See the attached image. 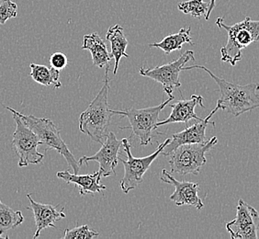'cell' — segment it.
<instances>
[{"mask_svg":"<svg viewBox=\"0 0 259 239\" xmlns=\"http://www.w3.org/2000/svg\"><path fill=\"white\" fill-rule=\"evenodd\" d=\"M1 1H2V0H0V2H1Z\"/></svg>","mask_w":259,"mask_h":239,"instance_id":"cell-27","label":"cell"},{"mask_svg":"<svg viewBox=\"0 0 259 239\" xmlns=\"http://www.w3.org/2000/svg\"><path fill=\"white\" fill-rule=\"evenodd\" d=\"M216 136L204 143L180 145L170 154L171 173L198 175L201 168L207 163L206 154L217 145Z\"/></svg>","mask_w":259,"mask_h":239,"instance_id":"cell-5","label":"cell"},{"mask_svg":"<svg viewBox=\"0 0 259 239\" xmlns=\"http://www.w3.org/2000/svg\"><path fill=\"white\" fill-rule=\"evenodd\" d=\"M160 179L167 184L173 185L175 191L170 196V200L178 206L190 205L196 209L200 210L204 207L202 200L199 198V183L190 181H180L175 179L168 170H163Z\"/></svg>","mask_w":259,"mask_h":239,"instance_id":"cell-13","label":"cell"},{"mask_svg":"<svg viewBox=\"0 0 259 239\" xmlns=\"http://www.w3.org/2000/svg\"><path fill=\"white\" fill-rule=\"evenodd\" d=\"M56 176L58 179H63L68 184H75V186H77L79 188V193L81 196L94 194L107 189L105 185L100 183V179L102 176L100 170L92 174L78 175L71 173L69 170H67L57 172Z\"/></svg>","mask_w":259,"mask_h":239,"instance_id":"cell-16","label":"cell"},{"mask_svg":"<svg viewBox=\"0 0 259 239\" xmlns=\"http://www.w3.org/2000/svg\"><path fill=\"white\" fill-rule=\"evenodd\" d=\"M220 110V107L216 105L214 110L210 111L206 118L200 120L199 122L195 123L194 125L190 127H187L186 129L181 131L180 133H177L172 135V138L169 143L165 145L161 154L164 156H168L173 153L177 147L180 145H188V144H198V143H204L206 139V130L209 125L215 126L214 122H211L210 118L215 114L217 110Z\"/></svg>","mask_w":259,"mask_h":239,"instance_id":"cell-12","label":"cell"},{"mask_svg":"<svg viewBox=\"0 0 259 239\" xmlns=\"http://www.w3.org/2000/svg\"><path fill=\"white\" fill-rule=\"evenodd\" d=\"M215 2H216V0H210V1H209V10H208V13H207V15L205 16V20H209L210 13H211V11L213 10V9H214Z\"/></svg>","mask_w":259,"mask_h":239,"instance_id":"cell-26","label":"cell"},{"mask_svg":"<svg viewBox=\"0 0 259 239\" xmlns=\"http://www.w3.org/2000/svg\"><path fill=\"white\" fill-rule=\"evenodd\" d=\"M24 222L20 211H14L0 200V237L10 230L20 226Z\"/></svg>","mask_w":259,"mask_h":239,"instance_id":"cell-21","label":"cell"},{"mask_svg":"<svg viewBox=\"0 0 259 239\" xmlns=\"http://www.w3.org/2000/svg\"><path fill=\"white\" fill-rule=\"evenodd\" d=\"M11 112L16 123L15 132L12 135V147L19 158V167L23 168L29 165L40 164L45 158V154L38 151V146L40 144L37 135L14 111Z\"/></svg>","mask_w":259,"mask_h":239,"instance_id":"cell-8","label":"cell"},{"mask_svg":"<svg viewBox=\"0 0 259 239\" xmlns=\"http://www.w3.org/2000/svg\"><path fill=\"white\" fill-rule=\"evenodd\" d=\"M18 6L13 0H2L0 4V25H4L7 20L14 19L18 15Z\"/></svg>","mask_w":259,"mask_h":239,"instance_id":"cell-24","label":"cell"},{"mask_svg":"<svg viewBox=\"0 0 259 239\" xmlns=\"http://www.w3.org/2000/svg\"><path fill=\"white\" fill-rule=\"evenodd\" d=\"M204 70L209 76L219 86L221 97L217 101L220 110H227L229 113L238 117L251 110L259 108V85L256 83H250L247 85H236L215 75L210 70L202 65L184 66L183 71L194 69Z\"/></svg>","mask_w":259,"mask_h":239,"instance_id":"cell-1","label":"cell"},{"mask_svg":"<svg viewBox=\"0 0 259 239\" xmlns=\"http://www.w3.org/2000/svg\"><path fill=\"white\" fill-rule=\"evenodd\" d=\"M100 233L96 230L90 229L88 225L75 226L73 229H65L63 239H93L98 237Z\"/></svg>","mask_w":259,"mask_h":239,"instance_id":"cell-23","label":"cell"},{"mask_svg":"<svg viewBox=\"0 0 259 239\" xmlns=\"http://www.w3.org/2000/svg\"><path fill=\"white\" fill-rule=\"evenodd\" d=\"M190 61H195L194 52L188 50L180 56L179 59L171 61L165 65L148 68L145 65L141 66L139 74L145 77L155 80L163 86L164 92L169 96H173L175 89L181 86L180 74L183 71V67Z\"/></svg>","mask_w":259,"mask_h":239,"instance_id":"cell-9","label":"cell"},{"mask_svg":"<svg viewBox=\"0 0 259 239\" xmlns=\"http://www.w3.org/2000/svg\"><path fill=\"white\" fill-rule=\"evenodd\" d=\"M173 104L170 105L172 111L167 119L163 122H158L156 128L158 129L160 126L170 125V124H178L185 123L188 124L190 120L200 121L201 118L195 113V109L197 106L205 108L203 104V98L200 95H192L190 100H174Z\"/></svg>","mask_w":259,"mask_h":239,"instance_id":"cell-14","label":"cell"},{"mask_svg":"<svg viewBox=\"0 0 259 239\" xmlns=\"http://www.w3.org/2000/svg\"><path fill=\"white\" fill-rule=\"evenodd\" d=\"M171 138H167L164 141L163 144L157 147L156 151H155L153 154H149L147 156L144 157H135L132 152V144L130 143L128 138H123L122 139V145H123V150L127 154L128 160H122L120 157L119 161H120L123 167H124V175L123 178L120 180V189L124 192L128 193L130 190L135 189L139 186L143 180H144V175L146 173V171L149 170L151 165L156 158H158L162 151L170 142Z\"/></svg>","mask_w":259,"mask_h":239,"instance_id":"cell-7","label":"cell"},{"mask_svg":"<svg viewBox=\"0 0 259 239\" xmlns=\"http://www.w3.org/2000/svg\"><path fill=\"white\" fill-rule=\"evenodd\" d=\"M226 229L233 239H257L259 229L258 212L240 199L236 216L226 224Z\"/></svg>","mask_w":259,"mask_h":239,"instance_id":"cell-10","label":"cell"},{"mask_svg":"<svg viewBox=\"0 0 259 239\" xmlns=\"http://www.w3.org/2000/svg\"><path fill=\"white\" fill-rule=\"evenodd\" d=\"M191 29L189 28H182L178 33L168 35L159 43L150 44L149 47L158 48L164 51L165 55H170L174 51H179L182 49V45L184 44H190L194 45V43L191 39L190 35Z\"/></svg>","mask_w":259,"mask_h":239,"instance_id":"cell-19","label":"cell"},{"mask_svg":"<svg viewBox=\"0 0 259 239\" xmlns=\"http://www.w3.org/2000/svg\"><path fill=\"white\" fill-rule=\"evenodd\" d=\"M106 39L110 42V45H111L110 55L114 58L115 64L113 75H115L117 74L118 69H119L120 59L122 57L129 58V55L126 53V49H127V46L129 45V42L125 36L123 28L119 24H116V25L110 27V29L107 31Z\"/></svg>","mask_w":259,"mask_h":239,"instance_id":"cell-18","label":"cell"},{"mask_svg":"<svg viewBox=\"0 0 259 239\" xmlns=\"http://www.w3.org/2000/svg\"><path fill=\"white\" fill-rule=\"evenodd\" d=\"M82 49L90 51L93 65L102 68L110 65L112 56L108 52L104 41L101 39V37L97 32L84 36Z\"/></svg>","mask_w":259,"mask_h":239,"instance_id":"cell-17","label":"cell"},{"mask_svg":"<svg viewBox=\"0 0 259 239\" xmlns=\"http://www.w3.org/2000/svg\"><path fill=\"white\" fill-rule=\"evenodd\" d=\"M216 25L228 33L227 44L221 49V60L232 66H235L242 60L244 49L259 41V20H252L250 17L233 26L226 25L223 18H219Z\"/></svg>","mask_w":259,"mask_h":239,"instance_id":"cell-3","label":"cell"},{"mask_svg":"<svg viewBox=\"0 0 259 239\" xmlns=\"http://www.w3.org/2000/svg\"><path fill=\"white\" fill-rule=\"evenodd\" d=\"M175 100L174 95L155 107L145 109H125L123 110H111L114 115H120L129 120V127H119L120 129H132L134 135L139 138L141 145H149L154 137L153 132L156 131V125L159 122V114L164 108Z\"/></svg>","mask_w":259,"mask_h":239,"instance_id":"cell-6","label":"cell"},{"mask_svg":"<svg viewBox=\"0 0 259 239\" xmlns=\"http://www.w3.org/2000/svg\"><path fill=\"white\" fill-rule=\"evenodd\" d=\"M110 65L106 66L104 83L95 99L79 116L78 128L81 133L90 136V139L103 144L108 136V128L113 113L109 108L108 95L110 91Z\"/></svg>","mask_w":259,"mask_h":239,"instance_id":"cell-2","label":"cell"},{"mask_svg":"<svg viewBox=\"0 0 259 239\" xmlns=\"http://www.w3.org/2000/svg\"><path fill=\"white\" fill-rule=\"evenodd\" d=\"M178 8L185 14H190L193 18L199 19L202 16L207 15L209 2H204L203 0H189L180 3Z\"/></svg>","mask_w":259,"mask_h":239,"instance_id":"cell-22","label":"cell"},{"mask_svg":"<svg viewBox=\"0 0 259 239\" xmlns=\"http://www.w3.org/2000/svg\"><path fill=\"white\" fill-rule=\"evenodd\" d=\"M30 76L34 80L35 82L39 83L40 85L54 86L55 89L61 88L59 76H60V71L55 69L54 67H48L46 65H37L34 63H31L30 65Z\"/></svg>","mask_w":259,"mask_h":239,"instance_id":"cell-20","label":"cell"},{"mask_svg":"<svg viewBox=\"0 0 259 239\" xmlns=\"http://www.w3.org/2000/svg\"><path fill=\"white\" fill-rule=\"evenodd\" d=\"M67 64H68V59L65 54L57 52V53H55L51 55L50 65L55 69L59 70V71L64 70L66 67Z\"/></svg>","mask_w":259,"mask_h":239,"instance_id":"cell-25","label":"cell"},{"mask_svg":"<svg viewBox=\"0 0 259 239\" xmlns=\"http://www.w3.org/2000/svg\"><path fill=\"white\" fill-rule=\"evenodd\" d=\"M27 197L30 201V207L28 209L32 210L33 215H34L35 224L37 227L33 238H38L44 229H46L48 227L55 228V223L58 220L65 218V214L63 211L64 209L58 210L60 205L57 206L44 205L40 203H36L34 200L31 198L30 194L27 195Z\"/></svg>","mask_w":259,"mask_h":239,"instance_id":"cell-15","label":"cell"},{"mask_svg":"<svg viewBox=\"0 0 259 239\" xmlns=\"http://www.w3.org/2000/svg\"><path fill=\"white\" fill-rule=\"evenodd\" d=\"M7 110L14 111L16 114L22 120L30 130H32L37 135L40 141V145H45L47 148L45 150L55 149L59 154L65 157L67 164L73 170V172L78 174L80 170V165L78 161L75 160L74 154L71 153L69 148L65 143V141L61 137V130L55 126L54 122L47 118H38L33 115H24L19 111L6 106Z\"/></svg>","mask_w":259,"mask_h":239,"instance_id":"cell-4","label":"cell"},{"mask_svg":"<svg viewBox=\"0 0 259 239\" xmlns=\"http://www.w3.org/2000/svg\"><path fill=\"white\" fill-rule=\"evenodd\" d=\"M121 148H123L122 140H118L114 133L110 132L102 146L95 154L91 156H82L79 160L80 167L88 165L89 162L96 161L100 165V172L103 178L115 174V169L118 166Z\"/></svg>","mask_w":259,"mask_h":239,"instance_id":"cell-11","label":"cell"}]
</instances>
